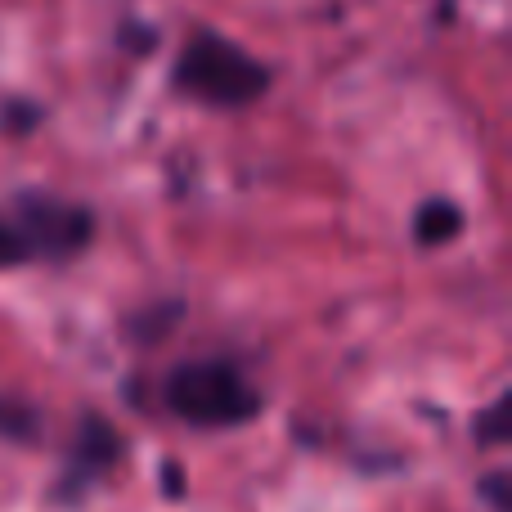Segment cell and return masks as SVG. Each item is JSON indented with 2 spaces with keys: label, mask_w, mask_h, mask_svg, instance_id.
<instances>
[{
  "label": "cell",
  "mask_w": 512,
  "mask_h": 512,
  "mask_svg": "<svg viewBox=\"0 0 512 512\" xmlns=\"http://www.w3.org/2000/svg\"><path fill=\"white\" fill-rule=\"evenodd\" d=\"M176 86L185 95H194L198 104L212 108H248L252 99L265 95L270 72L265 63H256L248 50H239L234 41L216 32L189 36V45L176 59Z\"/></svg>",
  "instance_id": "1"
},
{
  "label": "cell",
  "mask_w": 512,
  "mask_h": 512,
  "mask_svg": "<svg viewBox=\"0 0 512 512\" xmlns=\"http://www.w3.org/2000/svg\"><path fill=\"white\" fill-rule=\"evenodd\" d=\"M167 405L194 427H239L261 414V396L234 364L194 360L167 378Z\"/></svg>",
  "instance_id": "2"
},
{
  "label": "cell",
  "mask_w": 512,
  "mask_h": 512,
  "mask_svg": "<svg viewBox=\"0 0 512 512\" xmlns=\"http://www.w3.org/2000/svg\"><path fill=\"white\" fill-rule=\"evenodd\" d=\"M18 234L27 239L32 256H50V261H63V256H77L95 234V221H90L86 207L63 203V198L50 194H23L14 212Z\"/></svg>",
  "instance_id": "3"
},
{
  "label": "cell",
  "mask_w": 512,
  "mask_h": 512,
  "mask_svg": "<svg viewBox=\"0 0 512 512\" xmlns=\"http://www.w3.org/2000/svg\"><path fill=\"white\" fill-rule=\"evenodd\" d=\"M117 454H122V441H117V432L104 423V418L90 414L86 423H81V432H77V445H72L68 477H77V481L99 477V472H108L117 463Z\"/></svg>",
  "instance_id": "4"
},
{
  "label": "cell",
  "mask_w": 512,
  "mask_h": 512,
  "mask_svg": "<svg viewBox=\"0 0 512 512\" xmlns=\"http://www.w3.org/2000/svg\"><path fill=\"white\" fill-rule=\"evenodd\" d=\"M459 230H463V212L450 203V198H432V203H423V212H418V221H414L418 243H427V248L450 243Z\"/></svg>",
  "instance_id": "5"
},
{
  "label": "cell",
  "mask_w": 512,
  "mask_h": 512,
  "mask_svg": "<svg viewBox=\"0 0 512 512\" xmlns=\"http://www.w3.org/2000/svg\"><path fill=\"white\" fill-rule=\"evenodd\" d=\"M0 436H9V441H32L36 436V409L5 396V391H0Z\"/></svg>",
  "instance_id": "6"
},
{
  "label": "cell",
  "mask_w": 512,
  "mask_h": 512,
  "mask_svg": "<svg viewBox=\"0 0 512 512\" xmlns=\"http://www.w3.org/2000/svg\"><path fill=\"white\" fill-rule=\"evenodd\" d=\"M32 261V248H27V239L18 234L14 216L0 212V270H9V265H23Z\"/></svg>",
  "instance_id": "7"
},
{
  "label": "cell",
  "mask_w": 512,
  "mask_h": 512,
  "mask_svg": "<svg viewBox=\"0 0 512 512\" xmlns=\"http://www.w3.org/2000/svg\"><path fill=\"white\" fill-rule=\"evenodd\" d=\"M504 414H508V400H495V405L481 414V423H477V441H486V445H499V441H504V436H508Z\"/></svg>",
  "instance_id": "8"
}]
</instances>
